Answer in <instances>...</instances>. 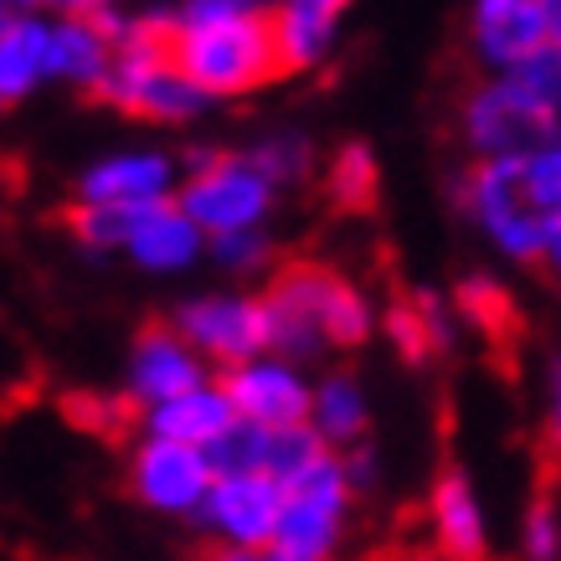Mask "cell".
Wrapping results in <instances>:
<instances>
[{"instance_id":"cell-1","label":"cell","mask_w":561,"mask_h":561,"mask_svg":"<svg viewBox=\"0 0 561 561\" xmlns=\"http://www.w3.org/2000/svg\"><path fill=\"white\" fill-rule=\"evenodd\" d=\"M268 309V351L299 360H320L324 351H360L376 330L371 299L324 263H284L268 273L263 289Z\"/></svg>"},{"instance_id":"cell-2","label":"cell","mask_w":561,"mask_h":561,"mask_svg":"<svg viewBox=\"0 0 561 561\" xmlns=\"http://www.w3.org/2000/svg\"><path fill=\"white\" fill-rule=\"evenodd\" d=\"M99 99L108 108H119L129 119L145 124H196L211 108V93H206L196 78H191L171 51V32H165V16L160 11H145V16L124 21V36L114 47V62L103 72Z\"/></svg>"},{"instance_id":"cell-3","label":"cell","mask_w":561,"mask_h":561,"mask_svg":"<svg viewBox=\"0 0 561 561\" xmlns=\"http://www.w3.org/2000/svg\"><path fill=\"white\" fill-rule=\"evenodd\" d=\"M171 32L175 62L211 93V99H248L273 78H284L278 42H273V16L257 11H232L217 21H191V26H165Z\"/></svg>"},{"instance_id":"cell-4","label":"cell","mask_w":561,"mask_h":561,"mask_svg":"<svg viewBox=\"0 0 561 561\" xmlns=\"http://www.w3.org/2000/svg\"><path fill=\"white\" fill-rule=\"evenodd\" d=\"M459 206L479 221V232L515 263H541L551 227L546 206L536 202L526 175V154H494V160H474L459 181Z\"/></svg>"},{"instance_id":"cell-5","label":"cell","mask_w":561,"mask_h":561,"mask_svg":"<svg viewBox=\"0 0 561 561\" xmlns=\"http://www.w3.org/2000/svg\"><path fill=\"white\" fill-rule=\"evenodd\" d=\"M351 505H356V490L345 479L341 454L330 448L309 469L284 479V515H278V530L263 546V557L268 561H341Z\"/></svg>"},{"instance_id":"cell-6","label":"cell","mask_w":561,"mask_h":561,"mask_svg":"<svg viewBox=\"0 0 561 561\" xmlns=\"http://www.w3.org/2000/svg\"><path fill=\"white\" fill-rule=\"evenodd\" d=\"M181 191L175 202L202 221L206 238L217 232H238V227H268L278 186L253 165L248 150H191L181 154Z\"/></svg>"},{"instance_id":"cell-7","label":"cell","mask_w":561,"mask_h":561,"mask_svg":"<svg viewBox=\"0 0 561 561\" xmlns=\"http://www.w3.org/2000/svg\"><path fill=\"white\" fill-rule=\"evenodd\" d=\"M459 129L474 160L530 154L561 139V108L546 103L530 83H520L515 72H490L479 88H469L459 108Z\"/></svg>"},{"instance_id":"cell-8","label":"cell","mask_w":561,"mask_h":561,"mask_svg":"<svg viewBox=\"0 0 561 561\" xmlns=\"http://www.w3.org/2000/svg\"><path fill=\"white\" fill-rule=\"evenodd\" d=\"M171 324L206 356L211 371H232L248 356L268 351V309L263 294L217 289V294H191L171 314Z\"/></svg>"},{"instance_id":"cell-9","label":"cell","mask_w":561,"mask_h":561,"mask_svg":"<svg viewBox=\"0 0 561 561\" xmlns=\"http://www.w3.org/2000/svg\"><path fill=\"white\" fill-rule=\"evenodd\" d=\"M211 459L196 443H175L160 438V433H145V438L129 448V490L145 511L154 515H175V520H196V511L206 505V490H211Z\"/></svg>"},{"instance_id":"cell-10","label":"cell","mask_w":561,"mask_h":561,"mask_svg":"<svg viewBox=\"0 0 561 561\" xmlns=\"http://www.w3.org/2000/svg\"><path fill=\"white\" fill-rule=\"evenodd\" d=\"M284 515V479L268 469H232L217 474L206 490V505L196 511V526L211 541H232V546H263L273 541Z\"/></svg>"},{"instance_id":"cell-11","label":"cell","mask_w":561,"mask_h":561,"mask_svg":"<svg viewBox=\"0 0 561 561\" xmlns=\"http://www.w3.org/2000/svg\"><path fill=\"white\" fill-rule=\"evenodd\" d=\"M221 387L232 397V408L242 417H253L263 427H289L309 423V402H314V381L305 376V366L278 351H257L242 366L221 371Z\"/></svg>"},{"instance_id":"cell-12","label":"cell","mask_w":561,"mask_h":561,"mask_svg":"<svg viewBox=\"0 0 561 561\" xmlns=\"http://www.w3.org/2000/svg\"><path fill=\"white\" fill-rule=\"evenodd\" d=\"M206 242L211 238L202 232V221L171 196V202H145L129 211L119 257H129L150 278H181L206 257Z\"/></svg>"},{"instance_id":"cell-13","label":"cell","mask_w":561,"mask_h":561,"mask_svg":"<svg viewBox=\"0 0 561 561\" xmlns=\"http://www.w3.org/2000/svg\"><path fill=\"white\" fill-rule=\"evenodd\" d=\"M124 5H88V11H68L51 16V42H47V68L51 83L99 93L103 72L114 62V47L124 36Z\"/></svg>"},{"instance_id":"cell-14","label":"cell","mask_w":561,"mask_h":561,"mask_svg":"<svg viewBox=\"0 0 561 561\" xmlns=\"http://www.w3.org/2000/svg\"><path fill=\"white\" fill-rule=\"evenodd\" d=\"M181 175H186L181 154L135 145V150L99 154L93 165H83V175H78V202H103V206L171 202L175 191H181Z\"/></svg>"},{"instance_id":"cell-15","label":"cell","mask_w":561,"mask_h":561,"mask_svg":"<svg viewBox=\"0 0 561 561\" xmlns=\"http://www.w3.org/2000/svg\"><path fill=\"white\" fill-rule=\"evenodd\" d=\"M206 376H211L206 356L175 324H145L135 335V345H129V360H124V397L145 412L154 402L175 397V391L206 381Z\"/></svg>"},{"instance_id":"cell-16","label":"cell","mask_w":561,"mask_h":561,"mask_svg":"<svg viewBox=\"0 0 561 561\" xmlns=\"http://www.w3.org/2000/svg\"><path fill=\"white\" fill-rule=\"evenodd\" d=\"M551 42L541 0H474L469 11V47L490 72L520 68L530 51Z\"/></svg>"},{"instance_id":"cell-17","label":"cell","mask_w":561,"mask_h":561,"mask_svg":"<svg viewBox=\"0 0 561 561\" xmlns=\"http://www.w3.org/2000/svg\"><path fill=\"white\" fill-rule=\"evenodd\" d=\"M427 520H433V551L443 561H484L490 557V526L484 505L474 494V479L463 469H443L427 494Z\"/></svg>"},{"instance_id":"cell-18","label":"cell","mask_w":561,"mask_h":561,"mask_svg":"<svg viewBox=\"0 0 561 561\" xmlns=\"http://www.w3.org/2000/svg\"><path fill=\"white\" fill-rule=\"evenodd\" d=\"M356 0H284L273 11V42L284 72H314L335 57L341 21Z\"/></svg>"},{"instance_id":"cell-19","label":"cell","mask_w":561,"mask_h":561,"mask_svg":"<svg viewBox=\"0 0 561 561\" xmlns=\"http://www.w3.org/2000/svg\"><path fill=\"white\" fill-rule=\"evenodd\" d=\"M232 417H238V408H232V397H227V387H221V376H206V381H196V387L175 391V397H165V402L145 408L139 412V427H145V433H160V438L206 448V443L217 438Z\"/></svg>"},{"instance_id":"cell-20","label":"cell","mask_w":561,"mask_h":561,"mask_svg":"<svg viewBox=\"0 0 561 561\" xmlns=\"http://www.w3.org/2000/svg\"><path fill=\"white\" fill-rule=\"evenodd\" d=\"M309 423L335 454L356 448L371 433V391L356 371H324L314 381V402H309Z\"/></svg>"},{"instance_id":"cell-21","label":"cell","mask_w":561,"mask_h":561,"mask_svg":"<svg viewBox=\"0 0 561 561\" xmlns=\"http://www.w3.org/2000/svg\"><path fill=\"white\" fill-rule=\"evenodd\" d=\"M47 42H51V16H36V11L16 16L11 26H0V99H5V108L32 99L42 83H51Z\"/></svg>"},{"instance_id":"cell-22","label":"cell","mask_w":561,"mask_h":561,"mask_svg":"<svg viewBox=\"0 0 561 561\" xmlns=\"http://www.w3.org/2000/svg\"><path fill=\"white\" fill-rule=\"evenodd\" d=\"M376 191H381V165H376L371 145H341V150L330 154V165H324V196L341 206V211H371L376 206Z\"/></svg>"},{"instance_id":"cell-23","label":"cell","mask_w":561,"mask_h":561,"mask_svg":"<svg viewBox=\"0 0 561 561\" xmlns=\"http://www.w3.org/2000/svg\"><path fill=\"white\" fill-rule=\"evenodd\" d=\"M454 309H459V320L484 330L490 341H515L520 335V309H515L511 289L494 284L490 273H469L459 284V294H454Z\"/></svg>"},{"instance_id":"cell-24","label":"cell","mask_w":561,"mask_h":561,"mask_svg":"<svg viewBox=\"0 0 561 561\" xmlns=\"http://www.w3.org/2000/svg\"><path fill=\"white\" fill-rule=\"evenodd\" d=\"M248 154H253V165H257L263 175H268V181H273L278 191L305 186L309 175H314V165H320V154H314L309 135H294V129L263 135L257 145H248Z\"/></svg>"},{"instance_id":"cell-25","label":"cell","mask_w":561,"mask_h":561,"mask_svg":"<svg viewBox=\"0 0 561 561\" xmlns=\"http://www.w3.org/2000/svg\"><path fill=\"white\" fill-rule=\"evenodd\" d=\"M206 257L217 263L227 278H263V273H273V257H278V248H273L268 227H238V232H217V238L206 242Z\"/></svg>"},{"instance_id":"cell-26","label":"cell","mask_w":561,"mask_h":561,"mask_svg":"<svg viewBox=\"0 0 561 561\" xmlns=\"http://www.w3.org/2000/svg\"><path fill=\"white\" fill-rule=\"evenodd\" d=\"M206 459H211L217 474H232V469H263V463H268V427L238 412L217 438L206 443Z\"/></svg>"},{"instance_id":"cell-27","label":"cell","mask_w":561,"mask_h":561,"mask_svg":"<svg viewBox=\"0 0 561 561\" xmlns=\"http://www.w3.org/2000/svg\"><path fill=\"white\" fill-rule=\"evenodd\" d=\"M320 454H330V443L314 433V423H289V427H268V474L278 479H294L299 469H309V463L320 459Z\"/></svg>"},{"instance_id":"cell-28","label":"cell","mask_w":561,"mask_h":561,"mask_svg":"<svg viewBox=\"0 0 561 561\" xmlns=\"http://www.w3.org/2000/svg\"><path fill=\"white\" fill-rule=\"evenodd\" d=\"M381 330H387L391 351L402 360H412V366H423V360L438 356V345H433V335H427V320L423 309H417V299H397V305H387V314H381Z\"/></svg>"},{"instance_id":"cell-29","label":"cell","mask_w":561,"mask_h":561,"mask_svg":"<svg viewBox=\"0 0 561 561\" xmlns=\"http://www.w3.org/2000/svg\"><path fill=\"white\" fill-rule=\"evenodd\" d=\"M129 412H139L129 397H103V391H83V397H68V417L88 433H99V438H114L129 427Z\"/></svg>"},{"instance_id":"cell-30","label":"cell","mask_w":561,"mask_h":561,"mask_svg":"<svg viewBox=\"0 0 561 561\" xmlns=\"http://www.w3.org/2000/svg\"><path fill=\"white\" fill-rule=\"evenodd\" d=\"M520 551H526V561H557L561 557V515H557V500L546 490L530 500Z\"/></svg>"},{"instance_id":"cell-31","label":"cell","mask_w":561,"mask_h":561,"mask_svg":"<svg viewBox=\"0 0 561 561\" xmlns=\"http://www.w3.org/2000/svg\"><path fill=\"white\" fill-rule=\"evenodd\" d=\"M546 454L561 459V360L551 366V412H546Z\"/></svg>"},{"instance_id":"cell-32","label":"cell","mask_w":561,"mask_h":561,"mask_svg":"<svg viewBox=\"0 0 561 561\" xmlns=\"http://www.w3.org/2000/svg\"><path fill=\"white\" fill-rule=\"evenodd\" d=\"M202 561H268L257 546H232V541H211V551H206Z\"/></svg>"},{"instance_id":"cell-33","label":"cell","mask_w":561,"mask_h":561,"mask_svg":"<svg viewBox=\"0 0 561 561\" xmlns=\"http://www.w3.org/2000/svg\"><path fill=\"white\" fill-rule=\"evenodd\" d=\"M26 11H36V16H68V11H88L93 0H21Z\"/></svg>"},{"instance_id":"cell-34","label":"cell","mask_w":561,"mask_h":561,"mask_svg":"<svg viewBox=\"0 0 561 561\" xmlns=\"http://www.w3.org/2000/svg\"><path fill=\"white\" fill-rule=\"evenodd\" d=\"M541 263H546V268H551V273H557V278H561V221H557V227H551V242H546V257H541Z\"/></svg>"},{"instance_id":"cell-35","label":"cell","mask_w":561,"mask_h":561,"mask_svg":"<svg viewBox=\"0 0 561 561\" xmlns=\"http://www.w3.org/2000/svg\"><path fill=\"white\" fill-rule=\"evenodd\" d=\"M546 11V32H551V42H561V0H541Z\"/></svg>"},{"instance_id":"cell-36","label":"cell","mask_w":561,"mask_h":561,"mask_svg":"<svg viewBox=\"0 0 561 561\" xmlns=\"http://www.w3.org/2000/svg\"><path fill=\"white\" fill-rule=\"evenodd\" d=\"M242 5H248V11H257V16H273L284 0H242Z\"/></svg>"},{"instance_id":"cell-37","label":"cell","mask_w":561,"mask_h":561,"mask_svg":"<svg viewBox=\"0 0 561 561\" xmlns=\"http://www.w3.org/2000/svg\"><path fill=\"white\" fill-rule=\"evenodd\" d=\"M402 561H443L438 551H427V557H402Z\"/></svg>"},{"instance_id":"cell-38","label":"cell","mask_w":561,"mask_h":561,"mask_svg":"<svg viewBox=\"0 0 561 561\" xmlns=\"http://www.w3.org/2000/svg\"><path fill=\"white\" fill-rule=\"evenodd\" d=\"M93 5H124V0H93Z\"/></svg>"},{"instance_id":"cell-39","label":"cell","mask_w":561,"mask_h":561,"mask_svg":"<svg viewBox=\"0 0 561 561\" xmlns=\"http://www.w3.org/2000/svg\"><path fill=\"white\" fill-rule=\"evenodd\" d=\"M0 108H5V99H0Z\"/></svg>"}]
</instances>
